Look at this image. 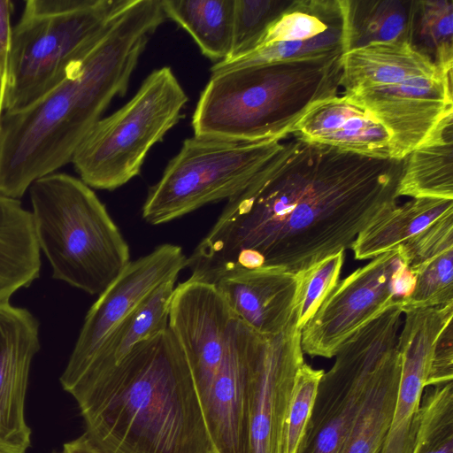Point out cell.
I'll use <instances>...</instances> for the list:
<instances>
[{
  "label": "cell",
  "mask_w": 453,
  "mask_h": 453,
  "mask_svg": "<svg viewBox=\"0 0 453 453\" xmlns=\"http://www.w3.org/2000/svg\"><path fill=\"white\" fill-rule=\"evenodd\" d=\"M227 203L189 257L190 278L211 282L236 270L298 273L351 249L398 205L405 158L374 157L296 135Z\"/></svg>",
  "instance_id": "cell-1"
},
{
  "label": "cell",
  "mask_w": 453,
  "mask_h": 453,
  "mask_svg": "<svg viewBox=\"0 0 453 453\" xmlns=\"http://www.w3.org/2000/svg\"><path fill=\"white\" fill-rule=\"evenodd\" d=\"M161 24L152 6L131 2L62 82L27 109L3 114L0 194L19 199L35 180L72 161L111 100L126 94Z\"/></svg>",
  "instance_id": "cell-2"
},
{
  "label": "cell",
  "mask_w": 453,
  "mask_h": 453,
  "mask_svg": "<svg viewBox=\"0 0 453 453\" xmlns=\"http://www.w3.org/2000/svg\"><path fill=\"white\" fill-rule=\"evenodd\" d=\"M104 453H216L185 354L169 327L67 391Z\"/></svg>",
  "instance_id": "cell-3"
},
{
  "label": "cell",
  "mask_w": 453,
  "mask_h": 453,
  "mask_svg": "<svg viewBox=\"0 0 453 453\" xmlns=\"http://www.w3.org/2000/svg\"><path fill=\"white\" fill-rule=\"evenodd\" d=\"M342 55L212 72L192 116L194 135L236 142L286 139L315 104L337 96Z\"/></svg>",
  "instance_id": "cell-4"
},
{
  "label": "cell",
  "mask_w": 453,
  "mask_h": 453,
  "mask_svg": "<svg viewBox=\"0 0 453 453\" xmlns=\"http://www.w3.org/2000/svg\"><path fill=\"white\" fill-rule=\"evenodd\" d=\"M29 191L37 240L53 278L100 295L131 261L105 205L81 179L64 173L35 180Z\"/></svg>",
  "instance_id": "cell-5"
},
{
  "label": "cell",
  "mask_w": 453,
  "mask_h": 453,
  "mask_svg": "<svg viewBox=\"0 0 453 453\" xmlns=\"http://www.w3.org/2000/svg\"><path fill=\"white\" fill-rule=\"evenodd\" d=\"M130 0H27L12 27L4 113L55 88Z\"/></svg>",
  "instance_id": "cell-6"
},
{
  "label": "cell",
  "mask_w": 453,
  "mask_h": 453,
  "mask_svg": "<svg viewBox=\"0 0 453 453\" xmlns=\"http://www.w3.org/2000/svg\"><path fill=\"white\" fill-rule=\"evenodd\" d=\"M188 97L169 66L152 71L134 96L100 119L71 163L88 187L114 190L137 176L152 147L179 121Z\"/></svg>",
  "instance_id": "cell-7"
},
{
  "label": "cell",
  "mask_w": 453,
  "mask_h": 453,
  "mask_svg": "<svg viewBox=\"0 0 453 453\" xmlns=\"http://www.w3.org/2000/svg\"><path fill=\"white\" fill-rule=\"evenodd\" d=\"M285 139L184 140L160 180L150 188L142 219L161 225L238 194L284 147Z\"/></svg>",
  "instance_id": "cell-8"
},
{
  "label": "cell",
  "mask_w": 453,
  "mask_h": 453,
  "mask_svg": "<svg viewBox=\"0 0 453 453\" xmlns=\"http://www.w3.org/2000/svg\"><path fill=\"white\" fill-rule=\"evenodd\" d=\"M402 313L393 302L342 343L320 380L296 453H340L378 364L397 344Z\"/></svg>",
  "instance_id": "cell-9"
},
{
  "label": "cell",
  "mask_w": 453,
  "mask_h": 453,
  "mask_svg": "<svg viewBox=\"0 0 453 453\" xmlns=\"http://www.w3.org/2000/svg\"><path fill=\"white\" fill-rule=\"evenodd\" d=\"M401 247L373 257L334 286L301 329L303 354L330 358L356 331L412 292Z\"/></svg>",
  "instance_id": "cell-10"
},
{
  "label": "cell",
  "mask_w": 453,
  "mask_h": 453,
  "mask_svg": "<svg viewBox=\"0 0 453 453\" xmlns=\"http://www.w3.org/2000/svg\"><path fill=\"white\" fill-rule=\"evenodd\" d=\"M343 95L386 129L395 160L406 158L453 119L452 72Z\"/></svg>",
  "instance_id": "cell-11"
},
{
  "label": "cell",
  "mask_w": 453,
  "mask_h": 453,
  "mask_svg": "<svg viewBox=\"0 0 453 453\" xmlns=\"http://www.w3.org/2000/svg\"><path fill=\"white\" fill-rule=\"evenodd\" d=\"M181 247L165 243L124 268L88 310L60 383L77 376L111 332L157 288L187 267Z\"/></svg>",
  "instance_id": "cell-12"
},
{
  "label": "cell",
  "mask_w": 453,
  "mask_h": 453,
  "mask_svg": "<svg viewBox=\"0 0 453 453\" xmlns=\"http://www.w3.org/2000/svg\"><path fill=\"white\" fill-rule=\"evenodd\" d=\"M303 363L301 330L293 312L283 331L266 337L254 365L248 395L249 453H282L285 414Z\"/></svg>",
  "instance_id": "cell-13"
},
{
  "label": "cell",
  "mask_w": 453,
  "mask_h": 453,
  "mask_svg": "<svg viewBox=\"0 0 453 453\" xmlns=\"http://www.w3.org/2000/svg\"><path fill=\"white\" fill-rule=\"evenodd\" d=\"M345 51L341 0H292L254 50L220 63L219 68L335 57Z\"/></svg>",
  "instance_id": "cell-14"
},
{
  "label": "cell",
  "mask_w": 453,
  "mask_h": 453,
  "mask_svg": "<svg viewBox=\"0 0 453 453\" xmlns=\"http://www.w3.org/2000/svg\"><path fill=\"white\" fill-rule=\"evenodd\" d=\"M404 313L397 341L400 380L391 423L380 453L412 452L433 353L444 325L453 319V303L410 309Z\"/></svg>",
  "instance_id": "cell-15"
},
{
  "label": "cell",
  "mask_w": 453,
  "mask_h": 453,
  "mask_svg": "<svg viewBox=\"0 0 453 453\" xmlns=\"http://www.w3.org/2000/svg\"><path fill=\"white\" fill-rule=\"evenodd\" d=\"M40 349L39 322L26 308L0 303V451L27 453L31 429L25 403L32 360Z\"/></svg>",
  "instance_id": "cell-16"
},
{
  "label": "cell",
  "mask_w": 453,
  "mask_h": 453,
  "mask_svg": "<svg viewBox=\"0 0 453 453\" xmlns=\"http://www.w3.org/2000/svg\"><path fill=\"white\" fill-rule=\"evenodd\" d=\"M233 317L225 298L212 284L189 277L175 287L168 327L182 348L195 388L219 365Z\"/></svg>",
  "instance_id": "cell-17"
},
{
  "label": "cell",
  "mask_w": 453,
  "mask_h": 453,
  "mask_svg": "<svg viewBox=\"0 0 453 453\" xmlns=\"http://www.w3.org/2000/svg\"><path fill=\"white\" fill-rule=\"evenodd\" d=\"M211 284L234 316L260 334L280 333L292 318L296 273L273 267L236 270L217 277Z\"/></svg>",
  "instance_id": "cell-18"
},
{
  "label": "cell",
  "mask_w": 453,
  "mask_h": 453,
  "mask_svg": "<svg viewBox=\"0 0 453 453\" xmlns=\"http://www.w3.org/2000/svg\"><path fill=\"white\" fill-rule=\"evenodd\" d=\"M291 134L346 152L390 158L386 129L344 95L315 104L296 122Z\"/></svg>",
  "instance_id": "cell-19"
},
{
  "label": "cell",
  "mask_w": 453,
  "mask_h": 453,
  "mask_svg": "<svg viewBox=\"0 0 453 453\" xmlns=\"http://www.w3.org/2000/svg\"><path fill=\"white\" fill-rule=\"evenodd\" d=\"M407 267L415 276L403 312L453 303V211L420 231L401 246Z\"/></svg>",
  "instance_id": "cell-20"
},
{
  "label": "cell",
  "mask_w": 453,
  "mask_h": 453,
  "mask_svg": "<svg viewBox=\"0 0 453 453\" xmlns=\"http://www.w3.org/2000/svg\"><path fill=\"white\" fill-rule=\"evenodd\" d=\"M442 73L408 42L374 43L342 55L340 87L346 93Z\"/></svg>",
  "instance_id": "cell-21"
},
{
  "label": "cell",
  "mask_w": 453,
  "mask_h": 453,
  "mask_svg": "<svg viewBox=\"0 0 453 453\" xmlns=\"http://www.w3.org/2000/svg\"><path fill=\"white\" fill-rule=\"evenodd\" d=\"M176 279L157 288L129 316L104 339L83 370L61 383L65 391L94 379L116 366L138 343L168 328L171 298Z\"/></svg>",
  "instance_id": "cell-22"
},
{
  "label": "cell",
  "mask_w": 453,
  "mask_h": 453,
  "mask_svg": "<svg viewBox=\"0 0 453 453\" xmlns=\"http://www.w3.org/2000/svg\"><path fill=\"white\" fill-rule=\"evenodd\" d=\"M40 245L33 213L0 194V303L39 277Z\"/></svg>",
  "instance_id": "cell-23"
},
{
  "label": "cell",
  "mask_w": 453,
  "mask_h": 453,
  "mask_svg": "<svg viewBox=\"0 0 453 453\" xmlns=\"http://www.w3.org/2000/svg\"><path fill=\"white\" fill-rule=\"evenodd\" d=\"M401 374L397 344L378 364L340 453H380L391 423Z\"/></svg>",
  "instance_id": "cell-24"
},
{
  "label": "cell",
  "mask_w": 453,
  "mask_h": 453,
  "mask_svg": "<svg viewBox=\"0 0 453 453\" xmlns=\"http://www.w3.org/2000/svg\"><path fill=\"white\" fill-rule=\"evenodd\" d=\"M453 211V200L412 198L373 220L354 241L355 258H373L401 246L443 215Z\"/></svg>",
  "instance_id": "cell-25"
},
{
  "label": "cell",
  "mask_w": 453,
  "mask_h": 453,
  "mask_svg": "<svg viewBox=\"0 0 453 453\" xmlns=\"http://www.w3.org/2000/svg\"><path fill=\"white\" fill-rule=\"evenodd\" d=\"M161 5L165 18L183 28L213 64L230 57L234 0H161Z\"/></svg>",
  "instance_id": "cell-26"
},
{
  "label": "cell",
  "mask_w": 453,
  "mask_h": 453,
  "mask_svg": "<svg viewBox=\"0 0 453 453\" xmlns=\"http://www.w3.org/2000/svg\"><path fill=\"white\" fill-rule=\"evenodd\" d=\"M345 52L374 43L408 42L414 0H341Z\"/></svg>",
  "instance_id": "cell-27"
},
{
  "label": "cell",
  "mask_w": 453,
  "mask_h": 453,
  "mask_svg": "<svg viewBox=\"0 0 453 453\" xmlns=\"http://www.w3.org/2000/svg\"><path fill=\"white\" fill-rule=\"evenodd\" d=\"M453 119L405 158L399 196L453 200Z\"/></svg>",
  "instance_id": "cell-28"
},
{
  "label": "cell",
  "mask_w": 453,
  "mask_h": 453,
  "mask_svg": "<svg viewBox=\"0 0 453 453\" xmlns=\"http://www.w3.org/2000/svg\"><path fill=\"white\" fill-rule=\"evenodd\" d=\"M409 43L441 72L453 67V0H414Z\"/></svg>",
  "instance_id": "cell-29"
},
{
  "label": "cell",
  "mask_w": 453,
  "mask_h": 453,
  "mask_svg": "<svg viewBox=\"0 0 453 453\" xmlns=\"http://www.w3.org/2000/svg\"><path fill=\"white\" fill-rule=\"evenodd\" d=\"M411 453H453V383L426 387Z\"/></svg>",
  "instance_id": "cell-30"
},
{
  "label": "cell",
  "mask_w": 453,
  "mask_h": 453,
  "mask_svg": "<svg viewBox=\"0 0 453 453\" xmlns=\"http://www.w3.org/2000/svg\"><path fill=\"white\" fill-rule=\"evenodd\" d=\"M292 0H234L230 62L254 50Z\"/></svg>",
  "instance_id": "cell-31"
},
{
  "label": "cell",
  "mask_w": 453,
  "mask_h": 453,
  "mask_svg": "<svg viewBox=\"0 0 453 453\" xmlns=\"http://www.w3.org/2000/svg\"><path fill=\"white\" fill-rule=\"evenodd\" d=\"M344 257L345 251H340L296 273L297 288L293 311L300 330L338 283Z\"/></svg>",
  "instance_id": "cell-32"
},
{
  "label": "cell",
  "mask_w": 453,
  "mask_h": 453,
  "mask_svg": "<svg viewBox=\"0 0 453 453\" xmlns=\"http://www.w3.org/2000/svg\"><path fill=\"white\" fill-rule=\"evenodd\" d=\"M324 370L305 362L296 372L283 422L281 451L296 453L311 414Z\"/></svg>",
  "instance_id": "cell-33"
},
{
  "label": "cell",
  "mask_w": 453,
  "mask_h": 453,
  "mask_svg": "<svg viewBox=\"0 0 453 453\" xmlns=\"http://www.w3.org/2000/svg\"><path fill=\"white\" fill-rule=\"evenodd\" d=\"M453 379V320L441 331L432 357L426 387L444 384Z\"/></svg>",
  "instance_id": "cell-34"
},
{
  "label": "cell",
  "mask_w": 453,
  "mask_h": 453,
  "mask_svg": "<svg viewBox=\"0 0 453 453\" xmlns=\"http://www.w3.org/2000/svg\"><path fill=\"white\" fill-rule=\"evenodd\" d=\"M12 12V1L0 0V77L5 85L12 32L11 25Z\"/></svg>",
  "instance_id": "cell-35"
},
{
  "label": "cell",
  "mask_w": 453,
  "mask_h": 453,
  "mask_svg": "<svg viewBox=\"0 0 453 453\" xmlns=\"http://www.w3.org/2000/svg\"><path fill=\"white\" fill-rule=\"evenodd\" d=\"M63 450L66 453H104L91 442L85 434L65 442L63 446Z\"/></svg>",
  "instance_id": "cell-36"
},
{
  "label": "cell",
  "mask_w": 453,
  "mask_h": 453,
  "mask_svg": "<svg viewBox=\"0 0 453 453\" xmlns=\"http://www.w3.org/2000/svg\"><path fill=\"white\" fill-rule=\"evenodd\" d=\"M5 84L0 77V130H1V119L4 114V98Z\"/></svg>",
  "instance_id": "cell-37"
},
{
  "label": "cell",
  "mask_w": 453,
  "mask_h": 453,
  "mask_svg": "<svg viewBox=\"0 0 453 453\" xmlns=\"http://www.w3.org/2000/svg\"><path fill=\"white\" fill-rule=\"evenodd\" d=\"M59 453H66L65 451L62 450V452H59Z\"/></svg>",
  "instance_id": "cell-38"
},
{
  "label": "cell",
  "mask_w": 453,
  "mask_h": 453,
  "mask_svg": "<svg viewBox=\"0 0 453 453\" xmlns=\"http://www.w3.org/2000/svg\"><path fill=\"white\" fill-rule=\"evenodd\" d=\"M0 453H4V452L0 451Z\"/></svg>",
  "instance_id": "cell-39"
}]
</instances>
